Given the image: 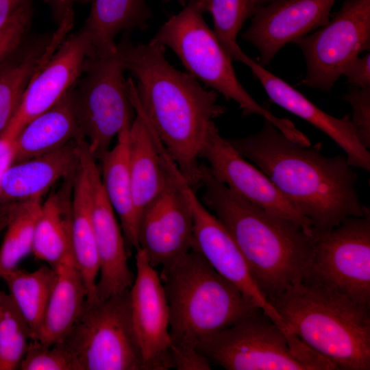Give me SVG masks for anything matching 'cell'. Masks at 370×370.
I'll return each mask as SVG.
<instances>
[{"instance_id": "obj_1", "label": "cell", "mask_w": 370, "mask_h": 370, "mask_svg": "<svg viewBox=\"0 0 370 370\" xmlns=\"http://www.w3.org/2000/svg\"><path fill=\"white\" fill-rule=\"evenodd\" d=\"M116 47L153 131L187 183L200 187L201 147L216 127L214 120L226 112L217 92L171 65L163 46L134 43L125 34Z\"/></svg>"}, {"instance_id": "obj_2", "label": "cell", "mask_w": 370, "mask_h": 370, "mask_svg": "<svg viewBox=\"0 0 370 370\" xmlns=\"http://www.w3.org/2000/svg\"><path fill=\"white\" fill-rule=\"evenodd\" d=\"M227 140L271 180L315 232L369 210L359 199L357 175L346 156L323 155L321 142L301 145L266 119L256 133Z\"/></svg>"}, {"instance_id": "obj_3", "label": "cell", "mask_w": 370, "mask_h": 370, "mask_svg": "<svg viewBox=\"0 0 370 370\" xmlns=\"http://www.w3.org/2000/svg\"><path fill=\"white\" fill-rule=\"evenodd\" d=\"M203 204L223 223L269 301L308 275L315 236L242 198L200 165Z\"/></svg>"}, {"instance_id": "obj_4", "label": "cell", "mask_w": 370, "mask_h": 370, "mask_svg": "<svg viewBox=\"0 0 370 370\" xmlns=\"http://www.w3.org/2000/svg\"><path fill=\"white\" fill-rule=\"evenodd\" d=\"M269 302L291 332L336 369H370V307L307 278Z\"/></svg>"}, {"instance_id": "obj_5", "label": "cell", "mask_w": 370, "mask_h": 370, "mask_svg": "<svg viewBox=\"0 0 370 370\" xmlns=\"http://www.w3.org/2000/svg\"><path fill=\"white\" fill-rule=\"evenodd\" d=\"M173 346L197 347L258 308L196 250L162 267Z\"/></svg>"}, {"instance_id": "obj_6", "label": "cell", "mask_w": 370, "mask_h": 370, "mask_svg": "<svg viewBox=\"0 0 370 370\" xmlns=\"http://www.w3.org/2000/svg\"><path fill=\"white\" fill-rule=\"evenodd\" d=\"M149 42L170 48L188 73L205 87L237 103L244 116L260 115L293 141H304L306 135L293 122L275 115L245 89L236 75L233 60L206 23L195 0H188L181 11L169 18Z\"/></svg>"}, {"instance_id": "obj_7", "label": "cell", "mask_w": 370, "mask_h": 370, "mask_svg": "<svg viewBox=\"0 0 370 370\" xmlns=\"http://www.w3.org/2000/svg\"><path fill=\"white\" fill-rule=\"evenodd\" d=\"M57 344L70 356L74 370H144L130 290L86 300L75 322Z\"/></svg>"}, {"instance_id": "obj_8", "label": "cell", "mask_w": 370, "mask_h": 370, "mask_svg": "<svg viewBox=\"0 0 370 370\" xmlns=\"http://www.w3.org/2000/svg\"><path fill=\"white\" fill-rule=\"evenodd\" d=\"M125 71L117 47L95 52L71 88L79 129L92 156L100 162L113 138L131 125L135 116Z\"/></svg>"}, {"instance_id": "obj_9", "label": "cell", "mask_w": 370, "mask_h": 370, "mask_svg": "<svg viewBox=\"0 0 370 370\" xmlns=\"http://www.w3.org/2000/svg\"><path fill=\"white\" fill-rule=\"evenodd\" d=\"M197 349L227 370H314L259 308L201 342Z\"/></svg>"}, {"instance_id": "obj_10", "label": "cell", "mask_w": 370, "mask_h": 370, "mask_svg": "<svg viewBox=\"0 0 370 370\" xmlns=\"http://www.w3.org/2000/svg\"><path fill=\"white\" fill-rule=\"evenodd\" d=\"M304 57L301 83L330 92L352 60L370 50V0H345L329 22L295 40Z\"/></svg>"}, {"instance_id": "obj_11", "label": "cell", "mask_w": 370, "mask_h": 370, "mask_svg": "<svg viewBox=\"0 0 370 370\" xmlns=\"http://www.w3.org/2000/svg\"><path fill=\"white\" fill-rule=\"evenodd\" d=\"M306 278L370 307V210L317 232Z\"/></svg>"}, {"instance_id": "obj_12", "label": "cell", "mask_w": 370, "mask_h": 370, "mask_svg": "<svg viewBox=\"0 0 370 370\" xmlns=\"http://www.w3.org/2000/svg\"><path fill=\"white\" fill-rule=\"evenodd\" d=\"M169 172L182 191L193 219L192 249L198 251L223 277L235 285L256 307L263 310L286 334L293 333L258 287L247 262L230 232L197 197L195 190L172 164Z\"/></svg>"}, {"instance_id": "obj_13", "label": "cell", "mask_w": 370, "mask_h": 370, "mask_svg": "<svg viewBox=\"0 0 370 370\" xmlns=\"http://www.w3.org/2000/svg\"><path fill=\"white\" fill-rule=\"evenodd\" d=\"M199 158L206 160L212 176L232 191L270 213L297 222L315 236L310 221L298 212L262 171L220 134L217 127L206 138Z\"/></svg>"}, {"instance_id": "obj_14", "label": "cell", "mask_w": 370, "mask_h": 370, "mask_svg": "<svg viewBox=\"0 0 370 370\" xmlns=\"http://www.w3.org/2000/svg\"><path fill=\"white\" fill-rule=\"evenodd\" d=\"M94 54L92 43L84 29L67 36L33 77L17 112L3 133L15 138L30 120L58 103L74 86Z\"/></svg>"}, {"instance_id": "obj_15", "label": "cell", "mask_w": 370, "mask_h": 370, "mask_svg": "<svg viewBox=\"0 0 370 370\" xmlns=\"http://www.w3.org/2000/svg\"><path fill=\"white\" fill-rule=\"evenodd\" d=\"M336 0H258L251 23L241 37L269 65L288 43L326 25Z\"/></svg>"}, {"instance_id": "obj_16", "label": "cell", "mask_w": 370, "mask_h": 370, "mask_svg": "<svg viewBox=\"0 0 370 370\" xmlns=\"http://www.w3.org/2000/svg\"><path fill=\"white\" fill-rule=\"evenodd\" d=\"M78 147L91 184L92 219L99 260L96 297L103 299L130 290L135 275L130 269L129 250L105 192L97 160L85 140H79Z\"/></svg>"}, {"instance_id": "obj_17", "label": "cell", "mask_w": 370, "mask_h": 370, "mask_svg": "<svg viewBox=\"0 0 370 370\" xmlns=\"http://www.w3.org/2000/svg\"><path fill=\"white\" fill-rule=\"evenodd\" d=\"M166 171L167 184L143 211L137 230L139 248L155 268L187 253L193 242L191 210L175 180Z\"/></svg>"}, {"instance_id": "obj_18", "label": "cell", "mask_w": 370, "mask_h": 370, "mask_svg": "<svg viewBox=\"0 0 370 370\" xmlns=\"http://www.w3.org/2000/svg\"><path fill=\"white\" fill-rule=\"evenodd\" d=\"M136 272L130 289L132 318L144 370L170 369L169 308L160 273L136 250Z\"/></svg>"}, {"instance_id": "obj_19", "label": "cell", "mask_w": 370, "mask_h": 370, "mask_svg": "<svg viewBox=\"0 0 370 370\" xmlns=\"http://www.w3.org/2000/svg\"><path fill=\"white\" fill-rule=\"evenodd\" d=\"M232 59L250 69L273 103L305 120L334 141L345 151L351 166L370 171V153L359 142L350 114L337 118L323 111L297 89L247 56L241 47Z\"/></svg>"}, {"instance_id": "obj_20", "label": "cell", "mask_w": 370, "mask_h": 370, "mask_svg": "<svg viewBox=\"0 0 370 370\" xmlns=\"http://www.w3.org/2000/svg\"><path fill=\"white\" fill-rule=\"evenodd\" d=\"M127 85L135 111L130 129L129 149L133 200L138 224L143 211L164 190L169 176L160 159L158 138L139 103L132 77L127 79Z\"/></svg>"}, {"instance_id": "obj_21", "label": "cell", "mask_w": 370, "mask_h": 370, "mask_svg": "<svg viewBox=\"0 0 370 370\" xmlns=\"http://www.w3.org/2000/svg\"><path fill=\"white\" fill-rule=\"evenodd\" d=\"M78 139L54 151L12 163L2 178L0 204L42 199L59 180L74 177L80 164Z\"/></svg>"}, {"instance_id": "obj_22", "label": "cell", "mask_w": 370, "mask_h": 370, "mask_svg": "<svg viewBox=\"0 0 370 370\" xmlns=\"http://www.w3.org/2000/svg\"><path fill=\"white\" fill-rule=\"evenodd\" d=\"M71 88L58 103L30 120L19 132L14 140L13 163L54 151L83 138L74 112Z\"/></svg>"}, {"instance_id": "obj_23", "label": "cell", "mask_w": 370, "mask_h": 370, "mask_svg": "<svg viewBox=\"0 0 370 370\" xmlns=\"http://www.w3.org/2000/svg\"><path fill=\"white\" fill-rule=\"evenodd\" d=\"M54 269L57 274L56 282L36 339L49 347L64 338L79 315L87 297L73 251Z\"/></svg>"}, {"instance_id": "obj_24", "label": "cell", "mask_w": 370, "mask_h": 370, "mask_svg": "<svg viewBox=\"0 0 370 370\" xmlns=\"http://www.w3.org/2000/svg\"><path fill=\"white\" fill-rule=\"evenodd\" d=\"M74 177L42 202L32 243L36 259L55 268L72 250V195Z\"/></svg>"}, {"instance_id": "obj_25", "label": "cell", "mask_w": 370, "mask_h": 370, "mask_svg": "<svg viewBox=\"0 0 370 370\" xmlns=\"http://www.w3.org/2000/svg\"><path fill=\"white\" fill-rule=\"evenodd\" d=\"M75 176L72 195V250L87 292L86 300L97 299L99 260L92 219L91 184L81 159Z\"/></svg>"}, {"instance_id": "obj_26", "label": "cell", "mask_w": 370, "mask_h": 370, "mask_svg": "<svg viewBox=\"0 0 370 370\" xmlns=\"http://www.w3.org/2000/svg\"><path fill=\"white\" fill-rule=\"evenodd\" d=\"M131 125L117 135L115 145L105 155L100 171L106 195L118 214L127 247L139 248L130 169L129 134Z\"/></svg>"}, {"instance_id": "obj_27", "label": "cell", "mask_w": 370, "mask_h": 370, "mask_svg": "<svg viewBox=\"0 0 370 370\" xmlns=\"http://www.w3.org/2000/svg\"><path fill=\"white\" fill-rule=\"evenodd\" d=\"M90 11L82 27L96 53L116 47L115 38L123 31L147 28L152 12L145 0H90Z\"/></svg>"}, {"instance_id": "obj_28", "label": "cell", "mask_w": 370, "mask_h": 370, "mask_svg": "<svg viewBox=\"0 0 370 370\" xmlns=\"http://www.w3.org/2000/svg\"><path fill=\"white\" fill-rule=\"evenodd\" d=\"M56 275L54 268L42 264L30 272L16 267L1 278L29 325L32 340L38 338Z\"/></svg>"}, {"instance_id": "obj_29", "label": "cell", "mask_w": 370, "mask_h": 370, "mask_svg": "<svg viewBox=\"0 0 370 370\" xmlns=\"http://www.w3.org/2000/svg\"><path fill=\"white\" fill-rule=\"evenodd\" d=\"M8 203L5 232L0 246V278L18 267L32 253L42 201L37 198Z\"/></svg>"}, {"instance_id": "obj_30", "label": "cell", "mask_w": 370, "mask_h": 370, "mask_svg": "<svg viewBox=\"0 0 370 370\" xmlns=\"http://www.w3.org/2000/svg\"><path fill=\"white\" fill-rule=\"evenodd\" d=\"M32 340L21 312L10 294L0 291V370L19 369Z\"/></svg>"}, {"instance_id": "obj_31", "label": "cell", "mask_w": 370, "mask_h": 370, "mask_svg": "<svg viewBox=\"0 0 370 370\" xmlns=\"http://www.w3.org/2000/svg\"><path fill=\"white\" fill-rule=\"evenodd\" d=\"M258 0H195L203 14L209 12L213 20V32L231 57L239 47L236 38L247 20L254 14Z\"/></svg>"}, {"instance_id": "obj_32", "label": "cell", "mask_w": 370, "mask_h": 370, "mask_svg": "<svg viewBox=\"0 0 370 370\" xmlns=\"http://www.w3.org/2000/svg\"><path fill=\"white\" fill-rule=\"evenodd\" d=\"M34 14L32 0L21 5L0 28V64L22 45Z\"/></svg>"}, {"instance_id": "obj_33", "label": "cell", "mask_w": 370, "mask_h": 370, "mask_svg": "<svg viewBox=\"0 0 370 370\" xmlns=\"http://www.w3.org/2000/svg\"><path fill=\"white\" fill-rule=\"evenodd\" d=\"M21 370H74L72 360L59 345L49 347L32 340L22 360Z\"/></svg>"}, {"instance_id": "obj_34", "label": "cell", "mask_w": 370, "mask_h": 370, "mask_svg": "<svg viewBox=\"0 0 370 370\" xmlns=\"http://www.w3.org/2000/svg\"><path fill=\"white\" fill-rule=\"evenodd\" d=\"M341 99L351 106L350 119L356 136L368 150L370 148V88L349 86L347 92Z\"/></svg>"}, {"instance_id": "obj_35", "label": "cell", "mask_w": 370, "mask_h": 370, "mask_svg": "<svg viewBox=\"0 0 370 370\" xmlns=\"http://www.w3.org/2000/svg\"><path fill=\"white\" fill-rule=\"evenodd\" d=\"M171 369L177 370L210 369V362L196 348L171 345L169 350Z\"/></svg>"}, {"instance_id": "obj_36", "label": "cell", "mask_w": 370, "mask_h": 370, "mask_svg": "<svg viewBox=\"0 0 370 370\" xmlns=\"http://www.w3.org/2000/svg\"><path fill=\"white\" fill-rule=\"evenodd\" d=\"M349 86L359 88H370V53L352 60L345 67L343 75Z\"/></svg>"}, {"instance_id": "obj_37", "label": "cell", "mask_w": 370, "mask_h": 370, "mask_svg": "<svg viewBox=\"0 0 370 370\" xmlns=\"http://www.w3.org/2000/svg\"><path fill=\"white\" fill-rule=\"evenodd\" d=\"M14 140L4 133L0 136V189L5 172L14 162Z\"/></svg>"}, {"instance_id": "obj_38", "label": "cell", "mask_w": 370, "mask_h": 370, "mask_svg": "<svg viewBox=\"0 0 370 370\" xmlns=\"http://www.w3.org/2000/svg\"><path fill=\"white\" fill-rule=\"evenodd\" d=\"M50 8L52 16L59 24L76 3H88L90 0H43Z\"/></svg>"}, {"instance_id": "obj_39", "label": "cell", "mask_w": 370, "mask_h": 370, "mask_svg": "<svg viewBox=\"0 0 370 370\" xmlns=\"http://www.w3.org/2000/svg\"><path fill=\"white\" fill-rule=\"evenodd\" d=\"M28 1L29 0H0V28L21 5Z\"/></svg>"}, {"instance_id": "obj_40", "label": "cell", "mask_w": 370, "mask_h": 370, "mask_svg": "<svg viewBox=\"0 0 370 370\" xmlns=\"http://www.w3.org/2000/svg\"><path fill=\"white\" fill-rule=\"evenodd\" d=\"M8 217V206L5 204H0V233L5 228Z\"/></svg>"}, {"instance_id": "obj_41", "label": "cell", "mask_w": 370, "mask_h": 370, "mask_svg": "<svg viewBox=\"0 0 370 370\" xmlns=\"http://www.w3.org/2000/svg\"><path fill=\"white\" fill-rule=\"evenodd\" d=\"M162 1L165 2H170L173 0H162ZM175 1H177L179 3V4L181 5L182 7L184 6L187 2V0H175Z\"/></svg>"}]
</instances>
